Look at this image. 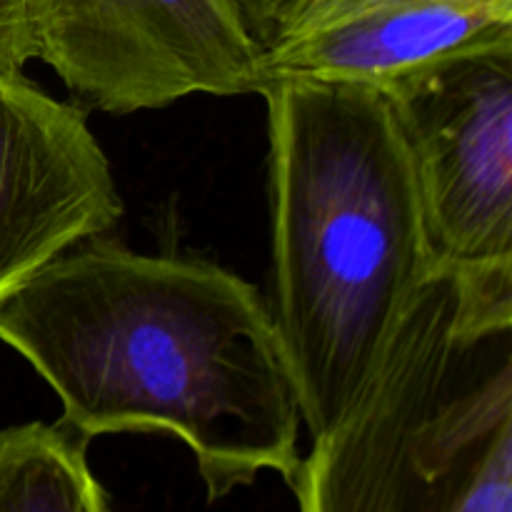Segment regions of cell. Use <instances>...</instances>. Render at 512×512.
<instances>
[{
    "mask_svg": "<svg viewBox=\"0 0 512 512\" xmlns=\"http://www.w3.org/2000/svg\"><path fill=\"white\" fill-rule=\"evenodd\" d=\"M0 340L85 438L183 440L210 503L298 470V388L270 305L220 265L85 238L0 300Z\"/></svg>",
    "mask_w": 512,
    "mask_h": 512,
    "instance_id": "1",
    "label": "cell"
},
{
    "mask_svg": "<svg viewBox=\"0 0 512 512\" xmlns=\"http://www.w3.org/2000/svg\"><path fill=\"white\" fill-rule=\"evenodd\" d=\"M268 103L273 313L300 418L328 433L378 373L433 275L418 188L380 90L275 80Z\"/></svg>",
    "mask_w": 512,
    "mask_h": 512,
    "instance_id": "2",
    "label": "cell"
},
{
    "mask_svg": "<svg viewBox=\"0 0 512 512\" xmlns=\"http://www.w3.org/2000/svg\"><path fill=\"white\" fill-rule=\"evenodd\" d=\"M290 488L300 512H512V308L433 270Z\"/></svg>",
    "mask_w": 512,
    "mask_h": 512,
    "instance_id": "3",
    "label": "cell"
},
{
    "mask_svg": "<svg viewBox=\"0 0 512 512\" xmlns=\"http://www.w3.org/2000/svg\"><path fill=\"white\" fill-rule=\"evenodd\" d=\"M383 95L433 268L468 293L512 300V50L440 65Z\"/></svg>",
    "mask_w": 512,
    "mask_h": 512,
    "instance_id": "4",
    "label": "cell"
},
{
    "mask_svg": "<svg viewBox=\"0 0 512 512\" xmlns=\"http://www.w3.org/2000/svg\"><path fill=\"white\" fill-rule=\"evenodd\" d=\"M35 58L83 110L260 95L263 43L238 0H23Z\"/></svg>",
    "mask_w": 512,
    "mask_h": 512,
    "instance_id": "5",
    "label": "cell"
},
{
    "mask_svg": "<svg viewBox=\"0 0 512 512\" xmlns=\"http://www.w3.org/2000/svg\"><path fill=\"white\" fill-rule=\"evenodd\" d=\"M123 215L113 168L85 110L0 70V300Z\"/></svg>",
    "mask_w": 512,
    "mask_h": 512,
    "instance_id": "6",
    "label": "cell"
},
{
    "mask_svg": "<svg viewBox=\"0 0 512 512\" xmlns=\"http://www.w3.org/2000/svg\"><path fill=\"white\" fill-rule=\"evenodd\" d=\"M512 50V0H408L285 35L263 48L275 80L355 83L388 93L428 70Z\"/></svg>",
    "mask_w": 512,
    "mask_h": 512,
    "instance_id": "7",
    "label": "cell"
},
{
    "mask_svg": "<svg viewBox=\"0 0 512 512\" xmlns=\"http://www.w3.org/2000/svg\"><path fill=\"white\" fill-rule=\"evenodd\" d=\"M88 445L63 420L0 428V512H113Z\"/></svg>",
    "mask_w": 512,
    "mask_h": 512,
    "instance_id": "8",
    "label": "cell"
},
{
    "mask_svg": "<svg viewBox=\"0 0 512 512\" xmlns=\"http://www.w3.org/2000/svg\"><path fill=\"white\" fill-rule=\"evenodd\" d=\"M395 3H408V0H270L265 10L263 45L285 35L303 33V30L318 28L333 20Z\"/></svg>",
    "mask_w": 512,
    "mask_h": 512,
    "instance_id": "9",
    "label": "cell"
},
{
    "mask_svg": "<svg viewBox=\"0 0 512 512\" xmlns=\"http://www.w3.org/2000/svg\"><path fill=\"white\" fill-rule=\"evenodd\" d=\"M33 58L23 0H0V70H23Z\"/></svg>",
    "mask_w": 512,
    "mask_h": 512,
    "instance_id": "10",
    "label": "cell"
},
{
    "mask_svg": "<svg viewBox=\"0 0 512 512\" xmlns=\"http://www.w3.org/2000/svg\"><path fill=\"white\" fill-rule=\"evenodd\" d=\"M268 3L270 0H238L240 10H243V15L248 18L250 28H253L255 38H258L260 43L265 40V10H268Z\"/></svg>",
    "mask_w": 512,
    "mask_h": 512,
    "instance_id": "11",
    "label": "cell"
}]
</instances>
